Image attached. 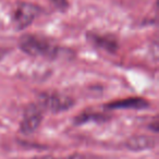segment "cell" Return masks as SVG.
<instances>
[{
    "mask_svg": "<svg viewBox=\"0 0 159 159\" xmlns=\"http://www.w3.org/2000/svg\"><path fill=\"white\" fill-rule=\"evenodd\" d=\"M19 47L26 55L33 57H42L47 59H55L60 55V48L52 42L43 36L24 35L19 40Z\"/></svg>",
    "mask_w": 159,
    "mask_h": 159,
    "instance_id": "cell-1",
    "label": "cell"
},
{
    "mask_svg": "<svg viewBox=\"0 0 159 159\" xmlns=\"http://www.w3.org/2000/svg\"><path fill=\"white\" fill-rule=\"evenodd\" d=\"M37 104L44 111H49L52 113H59L72 108L74 100L64 94L60 93H43L38 96Z\"/></svg>",
    "mask_w": 159,
    "mask_h": 159,
    "instance_id": "cell-2",
    "label": "cell"
},
{
    "mask_svg": "<svg viewBox=\"0 0 159 159\" xmlns=\"http://www.w3.org/2000/svg\"><path fill=\"white\" fill-rule=\"evenodd\" d=\"M42 9L31 2H19L13 14V23L18 30L30 26L40 14Z\"/></svg>",
    "mask_w": 159,
    "mask_h": 159,
    "instance_id": "cell-3",
    "label": "cell"
},
{
    "mask_svg": "<svg viewBox=\"0 0 159 159\" xmlns=\"http://www.w3.org/2000/svg\"><path fill=\"white\" fill-rule=\"evenodd\" d=\"M44 118V110L37 104H31L25 108L23 119L20 124V131L23 134H32L38 128Z\"/></svg>",
    "mask_w": 159,
    "mask_h": 159,
    "instance_id": "cell-4",
    "label": "cell"
},
{
    "mask_svg": "<svg viewBox=\"0 0 159 159\" xmlns=\"http://www.w3.org/2000/svg\"><path fill=\"white\" fill-rule=\"evenodd\" d=\"M87 39L94 46L108 52H116L118 50V42L116 37L111 35H102L97 33H87Z\"/></svg>",
    "mask_w": 159,
    "mask_h": 159,
    "instance_id": "cell-5",
    "label": "cell"
},
{
    "mask_svg": "<svg viewBox=\"0 0 159 159\" xmlns=\"http://www.w3.org/2000/svg\"><path fill=\"white\" fill-rule=\"evenodd\" d=\"M125 147L133 152H142V150L152 149L156 146V139L148 135H134L126 139Z\"/></svg>",
    "mask_w": 159,
    "mask_h": 159,
    "instance_id": "cell-6",
    "label": "cell"
},
{
    "mask_svg": "<svg viewBox=\"0 0 159 159\" xmlns=\"http://www.w3.org/2000/svg\"><path fill=\"white\" fill-rule=\"evenodd\" d=\"M149 104L142 97H130L125 99L115 100L107 104V109H145L148 108Z\"/></svg>",
    "mask_w": 159,
    "mask_h": 159,
    "instance_id": "cell-7",
    "label": "cell"
},
{
    "mask_svg": "<svg viewBox=\"0 0 159 159\" xmlns=\"http://www.w3.org/2000/svg\"><path fill=\"white\" fill-rule=\"evenodd\" d=\"M108 118L106 116L102 115V113H96V112H89V113H81L75 118L74 122L75 124H84L89 121H95V122H102L106 121Z\"/></svg>",
    "mask_w": 159,
    "mask_h": 159,
    "instance_id": "cell-8",
    "label": "cell"
},
{
    "mask_svg": "<svg viewBox=\"0 0 159 159\" xmlns=\"http://www.w3.org/2000/svg\"><path fill=\"white\" fill-rule=\"evenodd\" d=\"M57 9L64 11L69 8V0H49Z\"/></svg>",
    "mask_w": 159,
    "mask_h": 159,
    "instance_id": "cell-9",
    "label": "cell"
},
{
    "mask_svg": "<svg viewBox=\"0 0 159 159\" xmlns=\"http://www.w3.org/2000/svg\"><path fill=\"white\" fill-rule=\"evenodd\" d=\"M34 159H85L84 156L80 154H73L70 155L68 157H64V158H60V157H53V156H40V157H36Z\"/></svg>",
    "mask_w": 159,
    "mask_h": 159,
    "instance_id": "cell-10",
    "label": "cell"
},
{
    "mask_svg": "<svg viewBox=\"0 0 159 159\" xmlns=\"http://www.w3.org/2000/svg\"><path fill=\"white\" fill-rule=\"evenodd\" d=\"M2 58H3V51L0 49V60L2 59Z\"/></svg>",
    "mask_w": 159,
    "mask_h": 159,
    "instance_id": "cell-11",
    "label": "cell"
}]
</instances>
